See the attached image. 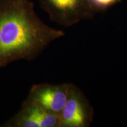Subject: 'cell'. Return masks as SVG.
I'll return each mask as SVG.
<instances>
[{"label":"cell","mask_w":127,"mask_h":127,"mask_svg":"<svg viewBox=\"0 0 127 127\" xmlns=\"http://www.w3.org/2000/svg\"><path fill=\"white\" fill-rule=\"evenodd\" d=\"M64 36L41 20L30 0H0V68L35 60Z\"/></svg>","instance_id":"6da1fadb"},{"label":"cell","mask_w":127,"mask_h":127,"mask_svg":"<svg viewBox=\"0 0 127 127\" xmlns=\"http://www.w3.org/2000/svg\"><path fill=\"white\" fill-rule=\"evenodd\" d=\"M51 20L69 27L93 18L96 12L88 0H37Z\"/></svg>","instance_id":"7a4b0ae2"},{"label":"cell","mask_w":127,"mask_h":127,"mask_svg":"<svg viewBox=\"0 0 127 127\" xmlns=\"http://www.w3.org/2000/svg\"><path fill=\"white\" fill-rule=\"evenodd\" d=\"M94 110L78 87L69 85L67 99L59 114L60 127H88L93 120Z\"/></svg>","instance_id":"3957f363"},{"label":"cell","mask_w":127,"mask_h":127,"mask_svg":"<svg viewBox=\"0 0 127 127\" xmlns=\"http://www.w3.org/2000/svg\"><path fill=\"white\" fill-rule=\"evenodd\" d=\"M70 83L39 84L30 90L24 102L59 115L67 99Z\"/></svg>","instance_id":"277c9868"},{"label":"cell","mask_w":127,"mask_h":127,"mask_svg":"<svg viewBox=\"0 0 127 127\" xmlns=\"http://www.w3.org/2000/svg\"><path fill=\"white\" fill-rule=\"evenodd\" d=\"M0 127H60L59 115L23 102L21 109Z\"/></svg>","instance_id":"5b68a950"},{"label":"cell","mask_w":127,"mask_h":127,"mask_svg":"<svg viewBox=\"0 0 127 127\" xmlns=\"http://www.w3.org/2000/svg\"><path fill=\"white\" fill-rule=\"evenodd\" d=\"M120 1L121 0H88L96 13L107 10Z\"/></svg>","instance_id":"8992f818"}]
</instances>
